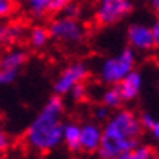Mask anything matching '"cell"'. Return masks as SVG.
Instances as JSON below:
<instances>
[{"mask_svg":"<svg viewBox=\"0 0 159 159\" xmlns=\"http://www.w3.org/2000/svg\"><path fill=\"white\" fill-rule=\"evenodd\" d=\"M65 102L62 96H50L23 133L25 146L33 153H49L62 144Z\"/></svg>","mask_w":159,"mask_h":159,"instance_id":"cell-1","label":"cell"},{"mask_svg":"<svg viewBox=\"0 0 159 159\" xmlns=\"http://www.w3.org/2000/svg\"><path fill=\"white\" fill-rule=\"evenodd\" d=\"M144 130L140 125L138 114L132 109L114 111L102 127V140L96 151L99 159H117L140 144Z\"/></svg>","mask_w":159,"mask_h":159,"instance_id":"cell-2","label":"cell"},{"mask_svg":"<svg viewBox=\"0 0 159 159\" xmlns=\"http://www.w3.org/2000/svg\"><path fill=\"white\" fill-rule=\"evenodd\" d=\"M136 68V52L130 47L122 49L119 54L107 57L99 65L98 75L104 84H119L130 71Z\"/></svg>","mask_w":159,"mask_h":159,"instance_id":"cell-3","label":"cell"},{"mask_svg":"<svg viewBox=\"0 0 159 159\" xmlns=\"http://www.w3.org/2000/svg\"><path fill=\"white\" fill-rule=\"evenodd\" d=\"M47 30L50 39L68 47L83 44L86 38V28L80 21V18H71L67 15L52 18L47 25Z\"/></svg>","mask_w":159,"mask_h":159,"instance_id":"cell-4","label":"cell"},{"mask_svg":"<svg viewBox=\"0 0 159 159\" xmlns=\"http://www.w3.org/2000/svg\"><path fill=\"white\" fill-rule=\"evenodd\" d=\"M132 11V0H94V20L99 26H114Z\"/></svg>","mask_w":159,"mask_h":159,"instance_id":"cell-5","label":"cell"},{"mask_svg":"<svg viewBox=\"0 0 159 159\" xmlns=\"http://www.w3.org/2000/svg\"><path fill=\"white\" fill-rule=\"evenodd\" d=\"M88 75H89L88 65H86L84 62H81V60H75V62L68 63L67 67L59 73V76H57L55 81H54L52 89H54V93L57 96L63 98V96L68 94L73 86H76L80 83H84Z\"/></svg>","mask_w":159,"mask_h":159,"instance_id":"cell-6","label":"cell"},{"mask_svg":"<svg viewBox=\"0 0 159 159\" xmlns=\"http://www.w3.org/2000/svg\"><path fill=\"white\" fill-rule=\"evenodd\" d=\"M127 42L135 52H149L154 49L151 30L143 23H132L127 28Z\"/></svg>","mask_w":159,"mask_h":159,"instance_id":"cell-7","label":"cell"},{"mask_svg":"<svg viewBox=\"0 0 159 159\" xmlns=\"http://www.w3.org/2000/svg\"><path fill=\"white\" fill-rule=\"evenodd\" d=\"M102 140V127L98 122H84L80 124V153L96 154Z\"/></svg>","mask_w":159,"mask_h":159,"instance_id":"cell-8","label":"cell"},{"mask_svg":"<svg viewBox=\"0 0 159 159\" xmlns=\"http://www.w3.org/2000/svg\"><path fill=\"white\" fill-rule=\"evenodd\" d=\"M28 28L21 21H0V47H13L26 39Z\"/></svg>","mask_w":159,"mask_h":159,"instance_id":"cell-9","label":"cell"},{"mask_svg":"<svg viewBox=\"0 0 159 159\" xmlns=\"http://www.w3.org/2000/svg\"><path fill=\"white\" fill-rule=\"evenodd\" d=\"M28 59H30V55L23 47H18V46L7 47L5 52L0 54V68L20 73L28 63Z\"/></svg>","mask_w":159,"mask_h":159,"instance_id":"cell-10","label":"cell"},{"mask_svg":"<svg viewBox=\"0 0 159 159\" xmlns=\"http://www.w3.org/2000/svg\"><path fill=\"white\" fill-rule=\"evenodd\" d=\"M117 86H119V91H120V94H122L125 102L135 101L140 96V93L143 89V75L138 70H133V71H130Z\"/></svg>","mask_w":159,"mask_h":159,"instance_id":"cell-11","label":"cell"},{"mask_svg":"<svg viewBox=\"0 0 159 159\" xmlns=\"http://www.w3.org/2000/svg\"><path fill=\"white\" fill-rule=\"evenodd\" d=\"M49 41H50V36H49L47 26L41 25V23L31 26L26 33V42L31 49H36V50L44 49L49 44Z\"/></svg>","mask_w":159,"mask_h":159,"instance_id":"cell-12","label":"cell"},{"mask_svg":"<svg viewBox=\"0 0 159 159\" xmlns=\"http://www.w3.org/2000/svg\"><path fill=\"white\" fill-rule=\"evenodd\" d=\"M62 143L71 153H80V124H76V122H65Z\"/></svg>","mask_w":159,"mask_h":159,"instance_id":"cell-13","label":"cell"},{"mask_svg":"<svg viewBox=\"0 0 159 159\" xmlns=\"http://www.w3.org/2000/svg\"><path fill=\"white\" fill-rule=\"evenodd\" d=\"M23 10L28 18L41 21L50 15L47 0H23Z\"/></svg>","mask_w":159,"mask_h":159,"instance_id":"cell-14","label":"cell"},{"mask_svg":"<svg viewBox=\"0 0 159 159\" xmlns=\"http://www.w3.org/2000/svg\"><path fill=\"white\" fill-rule=\"evenodd\" d=\"M124 98H122L119 86L117 84H111L102 91V96H101V104L106 106L109 111H117L124 106Z\"/></svg>","mask_w":159,"mask_h":159,"instance_id":"cell-15","label":"cell"},{"mask_svg":"<svg viewBox=\"0 0 159 159\" xmlns=\"http://www.w3.org/2000/svg\"><path fill=\"white\" fill-rule=\"evenodd\" d=\"M117 159H156V153L154 149L148 146V144H138L136 148H133L132 151L119 156Z\"/></svg>","mask_w":159,"mask_h":159,"instance_id":"cell-16","label":"cell"},{"mask_svg":"<svg viewBox=\"0 0 159 159\" xmlns=\"http://www.w3.org/2000/svg\"><path fill=\"white\" fill-rule=\"evenodd\" d=\"M13 146V138L5 128L0 127V157L5 156Z\"/></svg>","mask_w":159,"mask_h":159,"instance_id":"cell-17","label":"cell"},{"mask_svg":"<svg viewBox=\"0 0 159 159\" xmlns=\"http://www.w3.org/2000/svg\"><path fill=\"white\" fill-rule=\"evenodd\" d=\"M16 10L15 0H0V21L8 20Z\"/></svg>","mask_w":159,"mask_h":159,"instance_id":"cell-18","label":"cell"},{"mask_svg":"<svg viewBox=\"0 0 159 159\" xmlns=\"http://www.w3.org/2000/svg\"><path fill=\"white\" fill-rule=\"evenodd\" d=\"M86 94H88V89H86V84L84 83H80L76 86L70 89V93L67 96L71 98V101H75V102H81V101L86 99Z\"/></svg>","mask_w":159,"mask_h":159,"instance_id":"cell-19","label":"cell"},{"mask_svg":"<svg viewBox=\"0 0 159 159\" xmlns=\"http://www.w3.org/2000/svg\"><path fill=\"white\" fill-rule=\"evenodd\" d=\"M71 2H73V0H47L50 15H59V13H62L67 8V5H70Z\"/></svg>","mask_w":159,"mask_h":159,"instance_id":"cell-20","label":"cell"},{"mask_svg":"<svg viewBox=\"0 0 159 159\" xmlns=\"http://www.w3.org/2000/svg\"><path fill=\"white\" fill-rule=\"evenodd\" d=\"M109 115H111V111L107 109L106 106H102V104H99V106H96L94 109H93L94 122H106L107 119H109Z\"/></svg>","mask_w":159,"mask_h":159,"instance_id":"cell-21","label":"cell"},{"mask_svg":"<svg viewBox=\"0 0 159 159\" xmlns=\"http://www.w3.org/2000/svg\"><path fill=\"white\" fill-rule=\"evenodd\" d=\"M138 120H140V125H141L143 130H149L151 127H153V124L156 122V117L151 112L144 111V112L138 114Z\"/></svg>","mask_w":159,"mask_h":159,"instance_id":"cell-22","label":"cell"},{"mask_svg":"<svg viewBox=\"0 0 159 159\" xmlns=\"http://www.w3.org/2000/svg\"><path fill=\"white\" fill-rule=\"evenodd\" d=\"M151 30V36H153V44H154V49L157 47L159 49V16L153 21V25L149 26Z\"/></svg>","mask_w":159,"mask_h":159,"instance_id":"cell-23","label":"cell"},{"mask_svg":"<svg viewBox=\"0 0 159 159\" xmlns=\"http://www.w3.org/2000/svg\"><path fill=\"white\" fill-rule=\"evenodd\" d=\"M148 132L151 135V138H153V141L156 144H159V119H156V122L153 124V127H151Z\"/></svg>","mask_w":159,"mask_h":159,"instance_id":"cell-24","label":"cell"},{"mask_svg":"<svg viewBox=\"0 0 159 159\" xmlns=\"http://www.w3.org/2000/svg\"><path fill=\"white\" fill-rule=\"evenodd\" d=\"M149 3H151V7H153V10L159 15V0H151Z\"/></svg>","mask_w":159,"mask_h":159,"instance_id":"cell-25","label":"cell"},{"mask_svg":"<svg viewBox=\"0 0 159 159\" xmlns=\"http://www.w3.org/2000/svg\"><path fill=\"white\" fill-rule=\"evenodd\" d=\"M157 93H159V78H157Z\"/></svg>","mask_w":159,"mask_h":159,"instance_id":"cell-26","label":"cell"},{"mask_svg":"<svg viewBox=\"0 0 159 159\" xmlns=\"http://www.w3.org/2000/svg\"><path fill=\"white\" fill-rule=\"evenodd\" d=\"M156 159H159V153H157V154H156Z\"/></svg>","mask_w":159,"mask_h":159,"instance_id":"cell-27","label":"cell"},{"mask_svg":"<svg viewBox=\"0 0 159 159\" xmlns=\"http://www.w3.org/2000/svg\"><path fill=\"white\" fill-rule=\"evenodd\" d=\"M146 2H151V0H146Z\"/></svg>","mask_w":159,"mask_h":159,"instance_id":"cell-28","label":"cell"},{"mask_svg":"<svg viewBox=\"0 0 159 159\" xmlns=\"http://www.w3.org/2000/svg\"><path fill=\"white\" fill-rule=\"evenodd\" d=\"M15 2H16V0H15Z\"/></svg>","mask_w":159,"mask_h":159,"instance_id":"cell-29","label":"cell"}]
</instances>
